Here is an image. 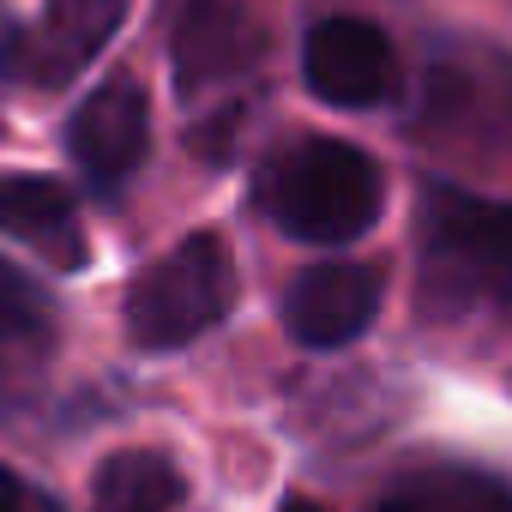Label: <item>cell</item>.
Listing matches in <instances>:
<instances>
[{"mask_svg": "<svg viewBox=\"0 0 512 512\" xmlns=\"http://www.w3.org/2000/svg\"><path fill=\"white\" fill-rule=\"evenodd\" d=\"M181 494L187 482L163 452H109L91 482V512H175Z\"/></svg>", "mask_w": 512, "mask_h": 512, "instance_id": "11", "label": "cell"}, {"mask_svg": "<svg viewBox=\"0 0 512 512\" xmlns=\"http://www.w3.org/2000/svg\"><path fill=\"white\" fill-rule=\"evenodd\" d=\"M37 356H43L37 344H25V338H13V332H0V404H7V398L25 386V368H31Z\"/></svg>", "mask_w": 512, "mask_h": 512, "instance_id": "14", "label": "cell"}, {"mask_svg": "<svg viewBox=\"0 0 512 512\" xmlns=\"http://www.w3.org/2000/svg\"><path fill=\"white\" fill-rule=\"evenodd\" d=\"M422 260L434 296L458 308H494L512 320V205L464 193L452 181L428 187L422 205Z\"/></svg>", "mask_w": 512, "mask_h": 512, "instance_id": "2", "label": "cell"}, {"mask_svg": "<svg viewBox=\"0 0 512 512\" xmlns=\"http://www.w3.org/2000/svg\"><path fill=\"white\" fill-rule=\"evenodd\" d=\"M380 296H386V278L374 266H350V260H332V266H314L290 284L284 296V320H290V338L308 344V350H344L356 344L374 314H380Z\"/></svg>", "mask_w": 512, "mask_h": 512, "instance_id": "8", "label": "cell"}, {"mask_svg": "<svg viewBox=\"0 0 512 512\" xmlns=\"http://www.w3.org/2000/svg\"><path fill=\"white\" fill-rule=\"evenodd\" d=\"M0 512H37V500L19 488V476H13L7 464H0Z\"/></svg>", "mask_w": 512, "mask_h": 512, "instance_id": "15", "label": "cell"}, {"mask_svg": "<svg viewBox=\"0 0 512 512\" xmlns=\"http://www.w3.org/2000/svg\"><path fill=\"white\" fill-rule=\"evenodd\" d=\"M266 55V25L253 19L247 0H181L175 31H169V61L181 91H217L253 73Z\"/></svg>", "mask_w": 512, "mask_h": 512, "instance_id": "5", "label": "cell"}, {"mask_svg": "<svg viewBox=\"0 0 512 512\" xmlns=\"http://www.w3.org/2000/svg\"><path fill=\"white\" fill-rule=\"evenodd\" d=\"M127 19V0H49L43 19L0 43V79L55 91L79 79Z\"/></svg>", "mask_w": 512, "mask_h": 512, "instance_id": "4", "label": "cell"}, {"mask_svg": "<svg viewBox=\"0 0 512 512\" xmlns=\"http://www.w3.org/2000/svg\"><path fill=\"white\" fill-rule=\"evenodd\" d=\"M302 79L332 109H374L398 91V55L368 19H320L302 49Z\"/></svg>", "mask_w": 512, "mask_h": 512, "instance_id": "7", "label": "cell"}, {"mask_svg": "<svg viewBox=\"0 0 512 512\" xmlns=\"http://www.w3.org/2000/svg\"><path fill=\"white\" fill-rule=\"evenodd\" d=\"M0 332H13L37 350H49V338H55V296L7 260H0Z\"/></svg>", "mask_w": 512, "mask_h": 512, "instance_id": "13", "label": "cell"}, {"mask_svg": "<svg viewBox=\"0 0 512 512\" xmlns=\"http://www.w3.org/2000/svg\"><path fill=\"white\" fill-rule=\"evenodd\" d=\"M284 512H326V506H314V500H290Z\"/></svg>", "mask_w": 512, "mask_h": 512, "instance_id": "16", "label": "cell"}, {"mask_svg": "<svg viewBox=\"0 0 512 512\" xmlns=\"http://www.w3.org/2000/svg\"><path fill=\"white\" fill-rule=\"evenodd\" d=\"M260 205L284 235L332 247L368 235V223L386 205V175L374 169L368 151L344 139H302L266 163Z\"/></svg>", "mask_w": 512, "mask_h": 512, "instance_id": "1", "label": "cell"}, {"mask_svg": "<svg viewBox=\"0 0 512 512\" xmlns=\"http://www.w3.org/2000/svg\"><path fill=\"white\" fill-rule=\"evenodd\" d=\"M0 229L25 241L31 253H43L55 272H79L91 260L73 193L49 175H0Z\"/></svg>", "mask_w": 512, "mask_h": 512, "instance_id": "10", "label": "cell"}, {"mask_svg": "<svg viewBox=\"0 0 512 512\" xmlns=\"http://www.w3.org/2000/svg\"><path fill=\"white\" fill-rule=\"evenodd\" d=\"M380 512H512V488L488 470L434 464V470L410 476L404 488H392L380 500Z\"/></svg>", "mask_w": 512, "mask_h": 512, "instance_id": "12", "label": "cell"}, {"mask_svg": "<svg viewBox=\"0 0 512 512\" xmlns=\"http://www.w3.org/2000/svg\"><path fill=\"white\" fill-rule=\"evenodd\" d=\"M67 151L79 163V175L97 193H121L127 175H139L145 151H151V97L139 79H109L97 85L67 127Z\"/></svg>", "mask_w": 512, "mask_h": 512, "instance_id": "6", "label": "cell"}, {"mask_svg": "<svg viewBox=\"0 0 512 512\" xmlns=\"http://www.w3.org/2000/svg\"><path fill=\"white\" fill-rule=\"evenodd\" d=\"M428 139L512 163V73H494V85L482 91L476 73L440 67L428 85Z\"/></svg>", "mask_w": 512, "mask_h": 512, "instance_id": "9", "label": "cell"}, {"mask_svg": "<svg viewBox=\"0 0 512 512\" xmlns=\"http://www.w3.org/2000/svg\"><path fill=\"white\" fill-rule=\"evenodd\" d=\"M235 296H241V278H235L223 235L199 229L127 284L121 320L139 350H175V344H193L211 326H223L235 314Z\"/></svg>", "mask_w": 512, "mask_h": 512, "instance_id": "3", "label": "cell"}]
</instances>
